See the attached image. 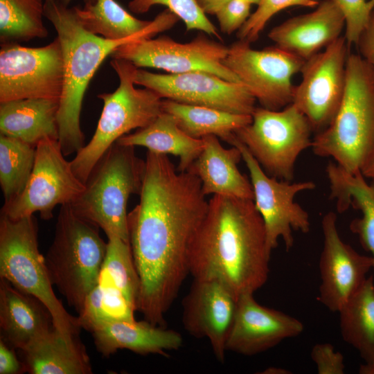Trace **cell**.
Returning <instances> with one entry per match:
<instances>
[{
    "label": "cell",
    "instance_id": "obj_1",
    "mask_svg": "<svg viewBox=\"0 0 374 374\" xmlns=\"http://www.w3.org/2000/svg\"><path fill=\"white\" fill-rule=\"evenodd\" d=\"M208 208L199 177L168 155L148 151L139 204L127 214L140 280L136 311L164 327L165 315L190 274L191 247Z\"/></svg>",
    "mask_w": 374,
    "mask_h": 374
},
{
    "label": "cell",
    "instance_id": "obj_2",
    "mask_svg": "<svg viewBox=\"0 0 374 374\" xmlns=\"http://www.w3.org/2000/svg\"><path fill=\"white\" fill-rule=\"evenodd\" d=\"M270 257L253 201L213 195L190 249L193 278L218 279L238 296L254 293L268 279Z\"/></svg>",
    "mask_w": 374,
    "mask_h": 374
},
{
    "label": "cell",
    "instance_id": "obj_3",
    "mask_svg": "<svg viewBox=\"0 0 374 374\" xmlns=\"http://www.w3.org/2000/svg\"><path fill=\"white\" fill-rule=\"evenodd\" d=\"M44 16L54 26L64 58V85L57 114L58 141L65 157L77 153L84 146L80 114L89 82L113 51L123 44L152 38L172 28L180 19L166 8L152 20L148 28L136 37L111 40L86 30L80 23L74 7L62 0L45 2Z\"/></svg>",
    "mask_w": 374,
    "mask_h": 374
},
{
    "label": "cell",
    "instance_id": "obj_4",
    "mask_svg": "<svg viewBox=\"0 0 374 374\" xmlns=\"http://www.w3.org/2000/svg\"><path fill=\"white\" fill-rule=\"evenodd\" d=\"M374 147V76L358 53H349L344 97L330 124L312 139L314 154L331 157L351 174L360 172Z\"/></svg>",
    "mask_w": 374,
    "mask_h": 374
},
{
    "label": "cell",
    "instance_id": "obj_5",
    "mask_svg": "<svg viewBox=\"0 0 374 374\" xmlns=\"http://www.w3.org/2000/svg\"><path fill=\"white\" fill-rule=\"evenodd\" d=\"M145 160L134 147L114 143L96 164L84 189L71 206L80 217L102 229L107 237L130 242L127 205L132 194H140Z\"/></svg>",
    "mask_w": 374,
    "mask_h": 374
},
{
    "label": "cell",
    "instance_id": "obj_6",
    "mask_svg": "<svg viewBox=\"0 0 374 374\" xmlns=\"http://www.w3.org/2000/svg\"><path fill=\"white\" fill-rule=\"evenodd\" d=\"M99 227L78 215L71 204L60 206L53 242L45 257L53 285L79 314L98 283L107 242Z\"/></svg>",
    "mask_w": 374,
    "mask_h": 374
},
{
    "label": "cell",
    "instance_id": "obj_7",
    "mask_svg": "<svg viewBox=\"0 0 374 374\" xmlns=\"http://www.w3.org/2000/svg\"><path fill=\"white\" fill-rule=\"evenodd\" d=\"M110 64L118 77V87L112 93L98 96L103 107L94 134L71 161L75 175L84 184L118 139L148 126L163 112V100L159 94L146 87H134L136 66L122 59H112Z\"/></svg>",
    "mask_w": 374,
    "mask_h": 374
},
{
    "label": "cell",
    "instance_id": "obj_8",
    "mask_svg": "<svg viewBox=\"0 0 374 374\" xmlns=\"http://www.w3.org/2000/svg\"><path fill=\"white\" fill-rule=\"evenodd\" d=\"M0 278L21 292L39 299L51 312L55 328L78 335V317L69 314L53 290L45 257L38 247V226L33 215L0 218Z\"/></svg>",
    "mask_w": 374,
    "mask_h": 374
},
{
    "label": "cell",
    "instance_id": "obj_9",
    "mask_svg": "<svg viewBox=\"0 0 374 374\" xmlns=\"http://www.w3.org/2000/svg\"><path fill=\"white\" fill-rule=\"evenodd\" d=\"M252 121L235 132L269 176L292 181L296 161L311 148L313 132L305 116L293 104L279 110L256 107Z\"/></svg>",
    "mask_w": 374,
    "mask_h": 374
},
{
    "label": "cell",
    "instance_id": "obj_10",
    "mask_svg": "<svg viewBox=\"0 0 374 374\" xmlns=\"http://www.w3.org/2000/svg\"><path fill=\"white\" fill-rule=\"evenodd\" d=\"M64 157L58 140L40 141L25 188L4 202L1 215L16 220L37 212L42 220H49L56 206L72 204L83 192L84 184L75 175L71 161Z\"/></svg>",
    "mask_w": 374,
    "mask_h": 374
},
{
    "label": "cell",
    "instance_id": "obj_11",
    "mask_svg": "<svg viewBox=\"0 0 374 374\" xmlns=\"http://www.w3.org/2000/svg\"><path fill=\"white\" fill-rule=\"evenodd\" d=\"M229 144L240 150L249 170L253 201L264 222L268 251L271 253L282 238L288 251L294 242L293 231L308 233L310 230L309 215L294 201L295 196L316 185L311 181L293 182L269 176L235 135Z\"/></svg>",
    "mask_w": 374,
    "mask_h": 374
},
{
    "label": "cell",
    "instance_id": "obj_12",
    "mask_svg": "<svg viewBox=\"0 0 374 374\" xmlns=\"http://www.w3.org/2000/svg\"><path fill=\"white\" fill-rule=\"evenodd\" d=\"M64 58L57 37L40 47L1 44L0 103L26 98L60 100Z\"/></svg>",
    "mask_w": 374,
    "mask_h": 374
},
{
    "label": "cell",
    "instance_id": "obj_13",
    "mask_svg": "<svg viewBox=\"0 0 374 374\" xmlns=\"http://www.w3.org/2000/svg\"><path fill=\"white\" fill-rule=\"evenodd\" d=\"M305 60L277 46L253 49L239 40L229 47L224 65L235 74L262 107L279 110L292 103V77Z\"/></svg>",
    "mask_w": 374,
    "mask_h": 374
},
{
    "label": "cell",
    "instance_id": "obj_14",
    "mask_svg": "<svg viewBox=\"0 0 374 374\" xmlns=\"http://www.w3.org/2000/svg\"><path fill=\"white\" fill-rule=\"evenodd\" d=\"M228 51L229 47L203 35L187 43H179L164 35L123 44L113 51L111 57L127 60L137 68H154L170 73L203 71L229 81L241 82L223 64Z\"/></svg>",
    "mask_w": 374,
    "mask_h": 374
},
{
    "label": "cell",
    "instance_id": "obj_15",
    "mask_svg": "<svg viewBox=\"0 0 374 374\" xmlns=\"http://www.w3.org/2000/svg\"><path fill=\"white\" fill-rule=\"evenodd\" d=\"M348 54L346 39L341 36L302 66V79L294 87L292 103L305 116L316 134L330 124L341 105Z\"/></svg>",
    "mask_w": 374,
    "mask_h": 374
},
{
    "label": "cell",
    "instance_id": "obj_16",
    "mask_svg": "<svg viewBox=\"0 0 374 374\" xmlns=\"http://www.w3.org/2000/svg\"><path fill=\"white\" fill-rule=\"evenodd\" d=\"M134 83L155 91L162 98L181 103L249 115L256 108V100L242 82L206 71L161 74L138 68Z\"/></svg>",
    "mask_w": 374,
    "mask_h": 374
},
{
    "label": "cell",
    "instance_id": "obj_17",
    "mask_svg": "<svg viewBox=\"0 0 374 374\" xmlns=\"http://www.w3.org/2000/svg\"><path fill=\"white\" fill-rule=\"evenodd\" d=\"M323 236L319 258L321 284L317 300L332 312H339L360 288L372 270L373 259L359 253L341 238L333 211L321 220Z\"/></svg>",
    "mask_w": 374,
    "mask_h": 374
},
{
    "label": "cell",
    "instance_id": "obj_18",
    "mask_svg": "<svg viewBox=\"0 0 374 374\" xmlns=\"http://www.w3.org/2000/svg\"><path fill=\"white\" fill-rule=\"evenodd\" d=\"M193 279L182 301L184 328L191 336L206 338L215 358L224 362L239 296L218 279Z\"/></svg>",
    "mask_w": 374,
    "mask_h": 374
},
{
    "label": "cell",
    "instance_id": "obj_19",
    "mask_svg": "<svg viewBox=\"0 0 374 374\" xmlns=\"http://www.w3.org/2000/svg\"><path fill=\"white\" fill-rule=\"evenodd\" d=\"M254 293L239 296L226 348L245 356H253L272 348L285 339L302 333L303 324L281 311L259 304Z\"/></svg>",
    "mask_w": 374,
    "mask_h": 374
},
{
    "label": "cell",
    "instance_id": "obj_20",
    "mask_svg": "<svg viewBox=\"0 0 374 374\" xmlns=\"http://www.w3.org/2000/svg\"><path fill=\"white\" fill-rule=\"evenodd\" d=\"M346 22L332 0L320 1L308 13L287 19L268 33L276 46L307 60L341 35Z\"/></svg>",
    "mask_w": 374,
    "mask_h": 374
},
{
    "label": "cell",
    "instance_id": "obj_21",
    "mask_svg": "<svg viewBox=\"0 0 374 374\" xmlns=\"http://www.w3.org/2000/svg\"><path fill=\"white\" fill-rule=\"evenodd\" d=\"M52 315L37 298L0 278L1 339L19 350L54 328Z\"/></svg>",
    "mask_w": 374,
    "mask_h": 374
},
{
    "label": "cell",
    "instance_id": "obj_22",
    "mask_svg": "<svg viewBox=\"0 0 374 374\" xmlns=\"http://www.w3.org/2000/svg\"><path fill=\"white\" fill-rule=\"evenodd\" d=\"M89 332L96 349L105 357L119 349L143 355H166L168 351L178 350L183 344V338L177 331L154 326L145 320L104 322L95 326Z\"/></svg>",
    "mask_w": 374,
    "mask_h": 374
},
{
    "label": "cell",
    "instance_id": "obj_23",
    "mask_svg": "<svg viewBox=\"0 0 374 374\" xmlns=\"http://www.w3.org/2000/svg\"><path fill=\"white\" fill-rule=\"evenodd\" d=\"M202 139L204 149L187 170L199 177L204 194L253 200L251 181L238 168L242 159L240 150L224 148L215 135Z\"/></svg>",
    "mask_w": 374,
    "mask_h": 374
},
{
    "label": "cell",
    "instance_id": "obj_24",
    "mask_svg": "<svg viewBox=\"0 0 374 374\" xmlns=\"http://www.w3.org/2000/svg\"><path fill=\"white\" fill-rule=\"evenodd\" d=\"M330 185V198L336 202L339 213H344L350 207L359 211L360 217L353 219L349 225L363 249L373 259L374 272V179L366 181L362 172L351 174L334 162L326 169Z\"/></svg>",
    "mask_w": 374,
    "mask_h": 374
},
{
    "label": "cell",
    "instance_id": "obj_25",
    "mask_svg": "<svg viewBox=\"0 0 374 374\" xmlns=\"http://www.w3.org/2000/svg\"><path fill=\"white\" fill-rule=\"evenodd\" d=\"M20 351L28 373H92L89 357L78 335L64 334L55 327Z\"/></svg>",
    "mask_w": 374,
    "mask_h": 374
},
{
    "label": "cell",
    "instance_id": "obj_26",
    "mask_svg": "<svg viewBox=\"0 0 374 374\" xmlns=\"http://www.w3.org/2000/svg\"><path fill=\"white\" fill-rule=\"evenodd\" d=\"M60 100L26 98L0 103V133L35 146L58 140Z\"/></svg>",
    "mask_w": 374,
    "mask_h": 374
},
{
    "label": "cell",
    "instance_id": "obj_27",
    "mask_svg": "<svg viewBox=\"0 0 374 374\" xmlns=\"http://www.w3.org/2000/svg\"><path fill=\"white\" fill-rule=\"evenodd\" d=\"M127 146H142L157 154H172L179 159L177 170L186 171L204 147L202 139H195L185 133L174 116L163 112L148 126L127 134L116 141Z\"/></svg>",
    "mask_w": 374,
    "mask_h": 374
},
{
    "label": "cell",
    "instance_id": "obj_28",
    "mask_svg": "<svg viewBox=\"0 0 374 374\" xmlns=\"http://www.w3.org/2000/svg\"><path fill=\"white\" fill-rule=\"evenodd\" d=\"M163 112L172 115L179 127L195 139L215 135L229 143L235 132L252 121L249 114H239L199 105L163 100Z\"/></svg>",
    "mask_w": 374,
    "mask_h": 374
},
{
    "label": "cell",
    "instance_id": "obj_29",
    "mask_svg": "<svg viewBox=\"0 0 374 374\" xmlns=\"http://www.w3.org/2000/svg\"><path fill=\"white\" fill-rule=\"evenodd\" d=\"M342 339L366 364L374 363V279L367 277L339 311Z\"/></svg>",
    "mask_w": 374,
    "mask_h": 374
},
{
    "label": "cell",
    "instance_id": "obj_30",
    "mask_svg": "<svg viewBox=\"0 0 374 374\" xmlns=\"http://www.w3.org/2000/svg\"><path fill=\"white\" fill-rule=\"evenodd\" d=\"M78 19L88 32L111 40L125 39L144 33L152 21L134 17L116 0H95L74 6Z\"/></svg>",
    "mask_w": 374,
    "mask_h": 374
},
{
    "label": "cell",
    "instance_id": "obj_31",
    "mask_svg": "<svg viewBox=\"0 0 374 374\" xmlns=\"http://www.w3.org/2000/svg\"><path fill=\"white\" fill-rule=\"evenodd\" d=\"M45 0H0L1 44L46 38Z\"/></svg>",
    "mask_w": 374,
    "mask_h": 374
},
{
    "label": "cell",
    "instance_id": "obj_32",
    "mask_svg": "<svg viewBox=\"0 0 374 374\" xmlns=\"http://www.w3.org/2000/svg\"><path fill=\"white\" fill-rule=\"evenodd\" d=\"M36 147L19 139L0 136V185L8 202L25 188L32 173Z\"/></svg>",
    "mask_w": 374,
    "mask_h": 374
},
{
    "label": "cell",
    "instance_id": "obj_33",
    "mask_svg": "<svg viewBox=\"0 0 374 374\" xmlns=\"http://www.w3.org/2000/svg\"><path fill=\"white\" fill-rule=\"evenodd\" d=\"M107 238V253L98 282L116 287L136 310L140 280L130 242L113 235Z\"/></svg>",
    "mask_w": 374,
    "mask_h": 374
},
{
    "label": "cell",
    "instance_id": "obj_34",
    "mask_svg": "<svg viewBox=\"0 0 374 374\" xmlns=\"http://www.w3.org/2000/svg\"><path fill=\"white\" fill-rule=\"evenodd\" d=\"M135 308L121 292L98 282L87 296L78 319L81 328L90 331L95 326L112 321H133Z\"/></svg>",
    "mask_w": 374,
    "mask_h": 374
},
{
    "label": "cell",
    "instance_id": "obj_35",
    "mask_svg": "<svg viewBox=\"0 0 374 374\" xmlns=\"http://www.w3.org/2000/svg\"><path fill=\"white\" fill-rule=\"evenodd\" d=\"M155 5L164 6L176 15L184 23L186 30H200L221 39L218 30L195 0H131L128 8L134 13L143 14Z\"/></svg>",
    "mask_w": 374,
    "mask_h": 374
},
{
    "label": "cell",
    "instance_id": "obj_36",
    "mask_svg": "<svg viewBox=\"0 0 374 374\" xmlns=\"http://www.w3.org/2000/svg\"><path fill=\"white\" fill-rule=\"evenodd\" d=\"M319 1L314 0H261L256 10L238 30L239 40L249 44L255 42L269 21L278 12L292 6L315 8Z\"/></svg>",
    "mask_w": 374,
    "mask_h": 374
},
{
    "label": "cell",
    "instance_id": "obj_37",
    "mask_svg": "<svg viewBox=\"0 0 374 374\" xmlns=\"http://www.w3.org/2000/svg\"><path fill=\"white\" fill-rule=\"evenodd\" d=\"M320 1V0H314ZM345 17V35L348 46L356 45L374 8V0H332Z\"/></svg>",
    "mask_w": 374,
    "mask_h": 374
},
{
    "label": "cell",
    "instance_id": "obj_38",
    "mask_svg": "<svg viewBox=\"0 0 374 374\" xmlns=\"http://www.w3.org/2000/svg\"><path fill=\"white\" fill-rule=\"evenodd\" d=\"M251 4L243 0H229L215 15L222 33L238 30L250 17Z\"/></svg>",
    "mask_w": 374,
    "mask_h": 374
},
{
    "label": "cell",
    "instance_id": "obj_39",
    "mask_svg": "<svg viewBox=\"0 0 374 374\" xmlns=\"http://www.w3.org/2000/svg\"><path fill=\"white\" fill-rule=\"evenodd\" d=\"M310 357L317 366L319 374H344L345 372L343 355L335 351L330 343L315 344L312 348Z\"/></svg>",
    "mask_w": 374,
    "mask_h": 374
},
{
    "label": "cell",
    "instance_id": "obj_40",
    "mask_svg": "<svg viewBox=\"0 0 374 374\" xmlns=\"http://www.w3.org/2000/svg\"><path fill=\"white\" fill-rule=\"evenodd\" d=\"M355 46L359 54L371 66L374 76V8L368 22L362 32Z\"/></svg>",
    "mask_w": 374,
    "mask_h": 374
},
{
    "label": "cell",
    "instance_id": "obj_41",
    "mask_svg": "<svg viewBox=\"0 0 374 374\" xmlns=\"http://www.w3.org/2000/svg\"><path fill=\"white\" fill-rule=\"evenodd\" d=\"M15 348L0 339V374H19L25 373V366L15 353Z\"/></svg>",
    "mask_w": 374,
    "mask_h": 374
},
{
    "label": "cell",
    "instance_id": "obj_42",
    "mask_svg": "<svg viewBox=\"0 0 374 374\" xmlns=\"http://www.w3.org/2000/svg\"><path fill=\"white\" fill-rule=\"evenodd\" d=\"M201 10L206 15H215L218 10L229 0H195Z\"/></svg>",
    "mask_w": 374,
    "mask_h": 374
},
{
    "label": "cell",
    "instance_id": "obj_43",
    "mask_svg": "<svg viewBox=\"0 0 374 374\" xmlns=\"http://www.w3.org/2000/svg\"><path fill=\"white\" fill-rule=\"evenodd\" d=\"M361 172L365 178L374 179V147L364 163Z\"/></svg>",
    "mask_w": 374,
    "mask_h": 374
},
{
    "label": "cell",
    "instance_id": "obj_44",
    "mask_svg": "<svg viewBox=\"0 0 374 374\" xmlns=\"http://www.w3.org/2000/svg\"><path fill=\"white\" fill-rule=\"evenodd\" d=\"M359 373L360 374H374V363L366 364L360 365L359 368Z\"/></svg>",
    "mask_w": 374,
    "mask_h": 374
},
{
    "label": "cell",
    "instance_id": "obj_45",
    "mask_svg": "<svg viewBox=\"0 0 374 374\" xmlns=\"http://www.w3.org/2000/svg\"><path fill=\"white\" fill-rule=\"evenodd\" d=\"M262 373L266 374H289L292 373L290 371L278 367H269L264 371Z\"/></svg>",
    "mask_w": 374,
    "mask_h": 374
},
{
    "label": "cell",
    "instance_id": "obj_46",
    "mask_svg": "<svg viewBox=\"0 0 374 374\" xmlns=\"http://www.w3.org/2000/svg\"><path fill=\"white\" fill-rule=\"evenodd\" d=\"M62 1L65 4L69 5V3H71L72 0H62ZM83 1L84 2V4L92 3L95 1V0H83Z\"/></svg>",
    "mask_w": 374,
    "mask_h": 374
},
{
    "label": "cell",
    "instance_id": "obj_47",
    "mask_svg": "<svg viewBox=\"0 0 374 374\" xmlns=\"http://www.w3.org/2000/svg\"><path fill=\"white\" fill-rule=\"evenodd\" d=\"M250 4H256V5H258L260 2L261 0H243Z\"/></svg>",
    "mask_w": 374,
    "mask_h": 374
},
{
    "label": "cell",
    "instance_id": "obj_48",
    "mask_svg": "<svg viewBox=\"0 0 374 374\" xmlns=\"http://www.w3.org/2000/svg\"><path fill=\"white\" fill-rule=\"evenodd\" d=\"M58 1H60V0H45V2H55Z\"/></svg>",
    "mask_w": 374,
    "mask_h": 374
}]
</instances>
